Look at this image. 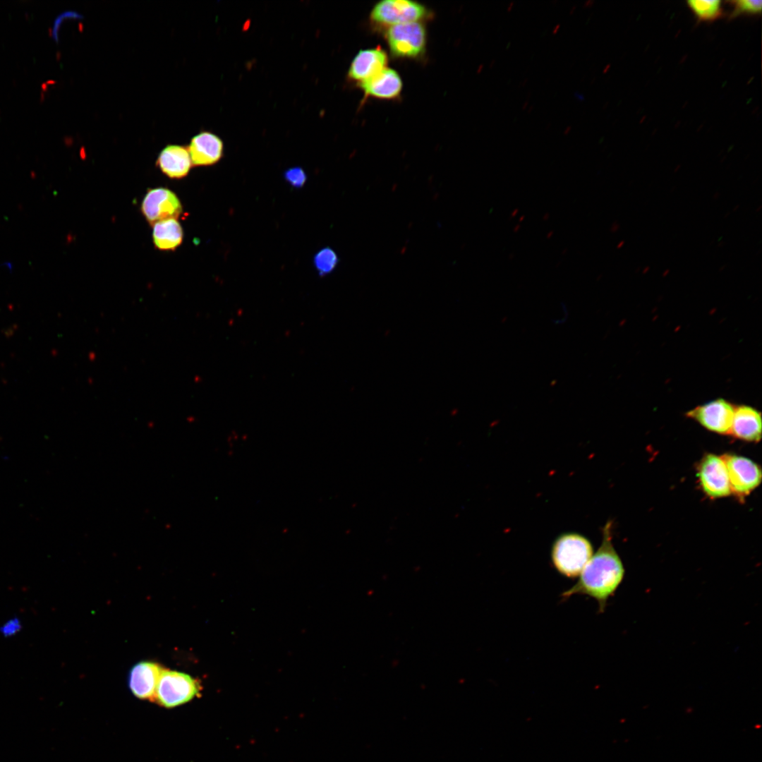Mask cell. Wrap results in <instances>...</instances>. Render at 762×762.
Wrapping results in <instances>:
<instances>
[{
  "mask_svg": "<svg viewBox=\"0 0 762 762\" xmlns=\"http://www.w3.org/2000/svg\"><path fill=\"white\" fill-rule=\"evenodd\" d=\"M153 242L159 250H175L182 242L183 229L175 219L158 222L153 225Z\"/></svg>",
  "mask_w": 762,
  "mask_h": 762,
  "instance_id": "2e32d148",
  "label": "cell"
},
{
  "mask_svg": "<svg viewBox=\"0 0 762 762\" xmlns=\"http://www.w3.org/2000/svg\"><path fill=\"white\" fill-rule=\"evenodd\" d=\"M187 149L193 165L210 166L222 157L224 143L216 134L201 131L192 138Z\"/></svg>",
  "mask_w": 762,
  "mask_h": 762,
  "instance_id": "7c38bea8",
  "label": "cell"
},
{
  "mask_svg": "<svg viewBox=\"0 0 762 762\" xmlns=\"http://www.w3.org/2000/svg\"><path fill=\"white\" fill-rule=\"evenodd\" d=\"M725 464L731 492L739 499H744L761 483L762 472L758 464L751 459L734 454L721 456Z\"/></svg>",
  "mask_w": 762,
  "mask_h": 762,
  "instance_id": "277c9868",
  "label": "cell"
},
{
  "mask_svg": "<svg viewBox=\"0 0 762 762\" xmlns=\"http://www.w3.org/2000/svg\"><path fill=\"white\" fill-rule=\"evenodd\" d=\"M730 435L745 442H759L762 435L761 413L745 404L734 406Z\"/></svg>",
  "mask_w": 762,
  "mask_h": 762,
  "instance_id": "30bf717a",
  "label": "cell"
},
{
  "mask_svg": "<svg viewBox=\"0 0 762 762\" xmlns=\"http://www.w3.org/2000/svg\"><path fill=\"white\" fill-rule=\"evenodd\" d=\"M526 82H527V78H526L523 82H521L520 83L519 86H524L526 83Z\"/></svg>",
  "mask_w": 762,
  "mask_h": 762,
  "instance_id": "83f0119b",
  "label": "cell"
},
{
  "mask_svg": "<svg viewBox=\"0 0 762 762\" xmlns=\"http://www.w3.org/2000/svg\"><path fill=\"white\" fill-rule=\"evenodd\" d=\"M625 569L612 540V522H607L603 531L601 544L586 564L577 581L560 595L562 600L574 595L593 598L598 605V612L605 611L607 601L621 585Z\"/></svg>",
  "mask_w": 762,
  "mask_h": 762,
  "instance_id": "6da1fadb",
  "label": "cell"
},
{
  "mask_svg": "<svg viewBox=\"0 0 762 762\" xmlns=\"http://www.w3.org/2000/svg\"><path fill=\"white\" fill-rule=\"evenodd\" d=\"M426 14L425 8L416 1L385 0L378 2L373 8L372 20L382 25H396L418 22Z\"/></svg>",
  "mask_w": 762,
  "mask_h": 762,
  "instance_id": "ba28073f",
  "label": "cell"
},
{
  "mask_svg": "<svg viewBox=\"0 0 762 762\" xmlns=\"http://www.w3.org/2000/svg\"><path fill=\"white\" fill-rule=\"evenodd\" d=\"M391 53L396 56L413 58L421 54L426 43V32L419 22L391 26L386 34Z\"/></svg>",
  "mask_w": 762,
  "mask_h": 762,
  "instance_id": "5b68a950",
  "label": "cell"
},
{
  "mask_svg": "<svg viewBox=\"0 0 762 762\" xmlns=\"http://www.w3.org/2000/svg\"><path fill=\"white\" fill-rule=\"evenodd\" d=\"M360 86L367 95L392 99L400 94L402 82L394 70L385 68L375 75L360 82Z\"/></svg>",
  "mask_w": 762,
  "mask_h": 762,
  "instance_id": "5bb4252c",
  "label": "cell"
},
{
  "mask_svg": "<svg viewBox=\"0 0 762 762\" xmlns=\"http://www.w3.org/2000/svg\"><path fill=\"white\" fill-rule=\"evenodd\" d=\"M387 63V54L379 47L361 50L353 58L348 75L361 82L385 68Z\"/></svg>",
  "mask_w": 762,
  "mask_h": 762,
  "instance_id": "4fadbf2b",
  "label": "cell"
},
{
  "mask_svg": "<svg viewBox=\"0 0 762 762\" xmlns=\"http://www.w3.org/2000/svg\"><path fill=\"white\" fill-rule=\"evenodd\" d=\"M23 627V622L19 617H11L0 625V635L4 639L15 637L22 631Z\"/></svg>",
  "mask_w": 762,
  "mask_h": 762,
  "instance_id": "ffe728a7",
  "label": "cell"
},
{
  "mask_svg": "<svg viewBox=\"0 0 762 762\" xmlns=\"http://www.w3.org/2000/svg\"><path fill=\"white\" fill-rule=\"evenodd\" d=\"M552 3H556V2H557V0L556 1H552Z\"/></svg>",
  "mask_w": 762,
  "mask_h": 762,
  "instance_id": "f546056e",
  "label": "cell"
},
{
  "mask_svg": "<svg viewBox=\"0 0 762 762\" xmlns=\"http://www.w3.org/2000/svg\"><path fill=\"white\" fill-rule=\"evenodd\" d=\"M731 3L734 6L730 16L731 18L743 13L757 14L761 12L762 1L761 0H738Z\"/></svg>",
  "mask_w": 762,
  "mask_h": 762,
  "instance_id": "d6986e66",
  "label": "cell"
},
{
  "mask_svg": "<svg viewBox=\"0 0 762 762\" xmlns=\"http://www.w3.org/2000/svg\"><path fill=\"white\" fill-rule=\"evenodd\" d=\"M571 130H572V126H567V128H566L564 129V134H568V133H569V132L571 131Z\"/></svg>",
  "mask_w": 762,
  "mask_h": 762,
  "instance_id": "603a6c76",
  "label": "cell"
},
{
  "mask_svg": "<svg viewBox=\"0 0 762 762\" xmlns=\"http://www.w3.org/2000/svg\"><path fill=\"white\" fill-rule=\"evenodd\" d=\"M163 670L159 664L150 661H142L135 665L130 671L128 681L132 693L140 699L155 700L158 680Z\"/></svg>",
  "mask_w": 762,
  "mask_h": 762,
  "instance_id": "8fae6325",
  "label": "cell"
},
{
  "mask_svg": "<svg viewBox=\"0 0 762 762\" xmlns=\"http://www.w3.org/2000/svg\"><path fill=\"white\" fill-rule=\"evenodd\" d=\"M593 554V545L586 537L576 532H567L554 540L550 560L558 574L575 579L579 577Z\"/></svg>",
  "mask_w": 762,
  "mask_h": 762,
  "instance_id": "7a4b0ae2",
  "label": "cell"
},
{
  "mask_svg": "<svg viewBox=\"0 0 762 762\" xmlns=\"http://www.w3.org/2000/svg\"><path fill=\"white\" fill-rule=\"evenodd\" d=\"M157 164L169 177L181 179L188 174L193 164L186 147L169 145L160 152Z\"/></svg>",
  "mask_w": 762,
  "mask_h": 762,
  "instance_id": "9a60e30c",
  "label": "cell"
},
{
  "mask_svg": "<svg viewBox=\"0 0 762 762\" xmlns=\"http://www.w3.org/2000/svg\"><path fill=\"white\" fill-rule=\"evenodd\" d=\"M286 181L294 188L303 187L307 181V174L304 169L300 167H294L287 169L284 173Z\"/></svg>",
  "mask_w": 762,
  "mask_h": 762,
  "instance_id": "44dd1931",
  "label": "cell"
},
{
  "mask_svg": "<svg viewBox=\"0 0 762 762\" xmlns=\"http://www.w3.org/2000/svg\"><path fill=\"white\" fill-rule=\"evenodd\" d=\"M576 8V5H574V6H572V8H571L570 11H569V12H570V13H573V12L574 11V10H575Z\"/></svg>",
  "mask_w": 762,
  "mask_h": 762,
  "instance_id": "4316f807",
  "label": "cell"
},
{
  "mask_svg": "<svg viewBox=\"0 0 762 762\" xmlns=\"http://www.w3.org/2000/svg\"><path fill=\"white\" fill-rule=\"evenodd\" d=\"M514 4V1H511V2H510V3L509 4V5H508V6H507V10L508 11H510L512 10V7H513Z\"/></svg>",
  "mask_w": 762,
  "mask_h": 762,
  "instance_id": "cb8c5ba5",
  "label": "cell"
},
{
  "mask_svg": "<svg viewBox=\"0 0 762 762\" xmlns=\"http://www.w3.org/2000/svg\"><path fill=\"white\" fill-rule=\"evenodd\" d=\"M734 406L722 398L689 410L686 415L704 428L719 435H730Z\"/></svg>",
  "mask_w": 762,
  "mask_h": 762,
  "instance_id": "52a82bcc",
  "label": "cell"
},
{
  "mask_svg": "<svg viewBox=\"0 0 762 762\" xmlns=\"http://www.w3.org/2000/svg\"><path fill=\"white\" fill-rule=\"evenodd\" d=\"M339 257L336 252L329 247L318 250L313 258V265L320 277H325L332 272L339 264Z\"/></svg>",
  "mask_w": 762,
  "mask_h": 762,
  "instance_id": "ac0fdd59",
  "label": "cell"
},
{
  "mask_svg": "<svg viewBox=\"0 0 762 762\" xmlns=\"http://www.w3.org/2000/svg\"><path fill=\"white\" fill-rule=\"evenodd\" d=\"M528 104V102L526 101L522 105V109H524L525 108H526Z\"/></svg>",
  "mask_w": 762,
  "mask_h": 762,
  "instance_id": "484cf974",
  "label": "cell"
},
{
  "mask_svg": "<svg viewBox=\"0 0 762 762\" xmlns=\"http://www.w3.org/2000/svg\"><path fill=\"white\" fill-rule=\"evenodd\" d=\"M533 105L530 106V107H528V112H530V111H531L533 110Z\"/></svg>",
  "mask_w": 762,
  "mask_h": 762,
  "instance_id": "f1b7e54d",
  "label": "cell"
},
{
  "mask_svg": "<svg viewBox=\"0 0 762 762\" xmlns=\"http://www.w3.org/2000/svg\"><path fill=\"white\" fill-rule=\"evenodd\" d=\"M141 211L153 226L160 221L178 219L183 209L174 193L167 188H158L148 190L142 202Z\"/></svg>",
  "mask_w": 762,
  "mask_h": 762,
  "instance_id": "9c48e42d",
  "label": "cell"
},
{
  "mask_svg": "<svg viewBox=\"0 0 762 762\" xmlns=\"http://www.w3.org/2000/svg\"><path fill=\"white\" fill-rule=\"evenodd\" d=\"M560 24L556 25L554 27V28L552 29V33H556L557 32V30L560 29Z\"/></svg>",
  "mask_w": 762,
  "mask_h": 762,
  "instance_id": "d4e9b609",
  "label": "cell"
},
{
  "mask_svg": "<svg viewBox=\"0 0 762 762\" xmlns=\"http://www.w3.org/2000/svg\"><path fill=\"white\" fill-rule=\"evenodd\" d=\"M200 690V684L191 676L163 670L158 680L155 701L165 708H174L192 700Z\"/></svg>",
  "mask_w": 762,
  "mask_h": 762,
  "instance_id": "3957f363",
  "label": "cell"
},
{
  "mask_svg": "<svg viewBox=\"0 0 762 762\" xmlns=\"http://www.w3.org/2000/svg\"><path fill=\"white\" fill-rule=\"evenodd\" d=\"M593 3H594L593 0H588V1H586L583 3V7L591 6Z\"/></svg>",
  "mask_w": 762,
  "mask_h": 762,
  "instance_id": "7402d4cb",
  "label": "cell"
},
{
  "mask_svg": "<svg viewBox=\"0 0 762 762\" xmlns=\"http://www.w3.org/2000/svg\"><path fill=\"white\" fill-rule=\"evenodd\" d=\"M687 4L701 20H714L722 15V2L719 0H690Z\"/></svg>",
  "mask_w": 762,
  "mask_h": 762,
  "instance_id": "e0dca14e",
  "label": "cell"
},
{
  "mask_svg": "<svg viewBox=\"0 0 762 762\" xmlns=\"http://www.w3.org/2000/svg\"><path fill=\"white\" fill-rule=\"evenodd\" d=\"M697 476L706 496L718 499L732 494L727 468L721 456L706 454L698 463Z\"/></svg>",
  "mask_w": 762,
  "mask_h": 762,
  "instance_id": "8992f818",
  "label": "cell"
}]
</instances>
